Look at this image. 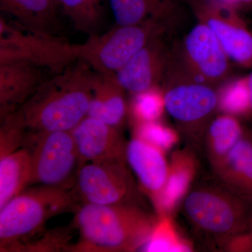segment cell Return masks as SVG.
<instances>
[{
    "label": "cell",
    "mask_w": 252,
    "mask_h": 252,
    "mask_svg": "<svg viewBox=\"0 0 252 252\" xmlns=\"http://www.w3.org/2000/svg\"><path fill=\"white\" fill-rule=\"evenodd\" d=\"M93 73L89 63L78 60L63 72L52 74L1 124L14 127L24 147L46 132L72 131L87 116Z\"/></svg>",
    "instance_id": "obj_1"
},
{
    "label": "cell",
    "mask_w": 252,
    "mask_h": 252,
    "mask_svg": "<svg viewBox=\"0 0 252 252\" xmlns=\"http://www.w3.org/2000/svg\"><path fill=\"white\" fill-rule=\"evenodd\" d=\"M76 225L80 234L78 250L86 252H132L148 240L158 220L131 204L78 207Z\"/></svg>",
    "instance_id": "obj_2"
},
{
    "label": "cell",
    "mask_w": 252,
    "mask_h": 252,
    "mask_svg": "<svg viewBox=\"0 0 252 252\" xmlns=\"http://www.w3.org/2000/svg\"><path fill=\"white\" fill-rule=\"evenodd\" d=\"M162 83L165 112L186 135L193 140L203 139L219 111V87L192 74L177 51L171 54Z\"/></svg>",
    "instance_id": "obj_3"
},
{
    "label": "cell",
    "mask_w": 252,
    "mask_h": 252,
    "mask_svg": "<svg viewBox=\"0 0 252 252\" xmlns=\"http://www.w3.org/2000/svg\"><path fill=\"white\" fill-rule=\"evenodd\" d=\"M76 196L74 190L47 186L23 190L0 209L1 251H9L41 230L50 219L72 210Z\"/></svg>",
    "instance_id": "obj_4"
},
{
    "label": "cell",
    "mask_w": 252,
    "mask_h": 252,
    "mask_svg": "<svg viewBox=\"0 0 252 252\" xmlns=\"http://www.w3.org/2000/svg\"><path fill=\"white\" fill-rule=\"evenodd\" d=\"M171 14L154 16L138 24L119 26L80 44V59L95 71L117 72L142 48L170 29Z\"/></svg>",
    "instance_id": "obj_5"
},
{
    "label": "cell",
    "mask_w": 252,
    "mask_h": 252,
    "mask_svg": "<svg viewBox=\"0 0 252 252\" xmlns=\"http://www.w3.org/2000/svg\"><path fill=\"white\" fill-rule=\"evenodd\" d=\"M184 199V212L187 220L209 238L228 243L248 229V201L226 188L199 187L190 190Z\"/></svg>",
    "instance_id": "obj_6"
},
{
    "label": "cell",
    "mask_w": 252,
    "mask_h": 252,
    "mask_svg": "<svg viewBox=\"0 0 252 252\" xmlns=\"http://www.w3.org/2000/svg\"><path fill=\"white\" fill-rule=\"evenodd\" d=\"M79 59L80 44L29 31L4 16L0 17V64L26 61L56 74Z\"/></svg>",
    "instance_id": "obj_7"
},
{
    "label": "cell",
    "mask_w": 252,
    "mask_h": 252,
    "mask_svg": "<svg viewBox=\"0 0 252 252\" xmlns=\"http://www.w3.org/2000/svg\"><path fill=\"white\" fill-rule=\"evenodd\" d=\"M28 148L32 155L30 185L74 188L81 164L71 131L37 136Z\"/></svg>",
    "instance_id": "obj_8"
},
{
    "label": "cell",
    "mask_w": 252,
    "mask_h": 252,
    "mask_svg": "<svg viewBox=\"0 0 252 252\" xmlns=\"http://www.w3.org/2000/svg\"><path fill=\"white\" fill-rule=\"evenodd\" d=\"M197 21L216 35L232 62L252 68V27L230 5L214 0H190Z\"/></svg>",
    "instance_id": "obj_9"
},
{
    "label": "cell",
    "mask_w": 252,
    "mask_h": 252,
    "mask_svg": "<svg viewBox=\"0 0 252 252\" xmlns=\"http://www.w3.org/2000/svg\"><path fill=\"white\" fill-rule=\"evenodd\" d=\"M127 162H87L78 172L74 191L84 203L99 205L130 204L135 187Z\"/></svg>",
    "instance_id": "obj_10"
},
{
    "label": "cell",
    "mask_w": 252,
    "mask_h": 252,
    "mask_svg": "<svg viewBox=\"0 0 252 252\" xmlns=\"http://www.w3.org/2000/svg\"><path fill=\"white\" fill-rule=\"evenodd\" d=\"M177 52L189 70L207 84L219 87L229 79L231 61L204 23L197 21Z\"/></svg>",
    "instance_id": "obj_11"
},
{
    "label": "cell",
    "mask_w": 252,
    "mask_h": 252,
    "mask_svg": "<svg viewBox=\"0 0 252 252\" xmlns=\"http://www.w3.org/2000/svg\"><path fill=\"white\" fill-rule=\"evenodd\" d=\"M163 36L149 41L126 65L116 72L118 80L131 94L161 86L171 58Z\"/></svg>",
    "instance_id": "obj_12"
},
{
    "label": "cell",
    "mask_w": 252,
    "mask_h": 252,
    "mask_svg": "<svg viewBox=\"0 0 252 252\" xmlns=\"http://www.w3.org/2000/svg\"><path fill=\"white\" fill-rule=\"evenodd\" d=\"M119 130L86 116L71 131L80 159V167L87 162L126 161V144Z\"/></svg>",
    "instance_id": "obj_13"
},
{
    "label": "cell",
    "mask_w": 252,
    "mask_h": 252,
    "mask_svg": "<svg viewBox=\"0 0 252 252\" xmlns=\"http://www.w3.org/2000/svg\"><path fill=\"white\" fill-rule=\"evenodd\" d=\"M47 72L44 68L26 61L0 64L1 121L26 102L49 79Z\"/></svg>",
    "instance_id": "obj_14"
},
{
    "label": "cell",
    "mask_w": 252,
    "mask_h": 252,
    "mask_svg": "<svg viewBox=\"0 0 252 252\" xmlns=\"http://www.w3.org/2000/svg\"><path fill=\"white\" fill-rule=\"evenodd\" d=\"M126 160L157 207L168 176L165 152L135 136L126 144Z\"/></svg>",
    "instance_id": "obj_15"
},
{
    "label": "cell",
    "mask_w": 252,
    "mask_h": 252,
    "mask_svg": "<svg viewBox=\"0 0 252 252\" xmlns=\"http://www.w3.org/2000/svg\"><path fill=\"white\" fill-rule=\"evenodd\" d=\"M126 93L115 73L94 69L87 117L120 129L128 115Z\"/></svg>",
    "instance_id": "obj_16"
},
{
    "label": "cell",
    "mask_w": 252,
    "mask_h": 252,
    "mask_svg": "<svg viewBox=\"0 0 252 252\" xmlns=\"http://www.w3.org/2000/svg\"><path fill=\"white\" fill-rule=\"evenodd\" d=\"M59 8L55 0H0V11L23 28L59 36Z\"/></svg>",
    "instance_id": "obj_17"
},
{
    "label": "cell",
    "mask_w": 252,
    "mask_h": 252,
    "mask_svg": "<svg viewBox=\"0 0 252 252\" xmlns=\"http://www.w3.org/2000/svg\"><path fill=\"white\" fill-rule=\"evenodd\" d=\"M214 171L225 188L246 201H252L251 137L245 134Z\"/></svg>",
    "instance_id": "obj_18"
},
{
    "label": "cell",
    "mask_w": 252,
    "mask_h": 252,
    "mask_svg": "<svg viewBox=\"0 0 252 252\" xmlns=\"http://www.w3.org/2000/svg\"><path fill=\"white\" fill-rule=\"evenodd\" d=\"M198 162L190 151H177L169 163L166 185L156 209L160 216L167 215L185 198L197 171Z\"/></svg>",
    "instance_id": "obj_19"
},
{
    "label": "cell",
    "mask_w": 252,
    "mask_h": 252,
    "mask_svg": "<svg viewBox=\"0 0 252 252\" xmlns=\"http://www.w3.org/2000/svg\"><path fill=\"white\" fill-rule=\"evenodd\" d=\"M245 135L238 117L221 113L212 119L204 133L207 157L213 170L223 161Z\"/></svg>",
    "instance_id": "obj_20"
},
{
    "label": "cell",
    "mask_w": 252,
    "mask_h": 252,
    "mask_svg": "<svg viewBox=\"0 0 252 252\" xmlns=\"http://www.w3.org/2000/svg\"><path fill=\"white\" fill-rule=\"evenodd\" d=\"M31 175V149L23 147L1 155L0 209L30 185Z\"/></svg>",
    "instance_id": "obj_21"
},
{
    "label": "cell",
    "mask_w": 252,
    "mask_h": 252,
    "mask_svg": "<svg viewBox=\"0 0 252 252\" xmlns=\"http://www.w3.org/2000/svg\"><path fill=\"white\" fill-rule=\"evenodd\" d=\"M77 31L97 35L103 23L105 0H55Z\"/></svg>",
    "instance_id": "obj_22"
},
{
    "label": "cell",
    "mask_w": 252,
    "mask_h": 252,
    "mask_svg": "<svg viewBox=\"0 0 252 252\" xmlns=\"http://www.w3.org/2000/svg\"><path fill=\"white\" fill-rule=\"evenodd\" d=\"M116 25L138 24L154 16L172 14V0H109Z\"/></svg>",
    "instance_id": "obj_23"
},
{
    "label": "cell",
    "mask_w": 252,
    "mask_h": 252,
    "mask_svg": "<svg viewBox=\"0 0 252 252\" xmlns=\"http://www.w3.org/2000/svg\"><path fill=\"white\" fill-rule=\"evenodd\" d=\"M219 111L235 117L252 114L247 76L228 79L218 88Z\"/></svg>",
    "instance_id": "obj_24"
},
{
    "label": "cell",
    "mask_w": 252,
    "mask_h": 252,
    "mask_svg": "<svg viewBox=\"0 0 252 252\" xmlns=\"http://www.w3.org/2000/svg\"><path fill=\"white\" fill-rule=\"evenodd\" d=\"M132 95L128 104V114L132 118L134 125L160 120L165 111L162 86H154Z\"/></svg>",
    "instance_id": "obj_25"
},
{
    "label": "cell",
    "mask_w": 252,
    "mask_h": 252,
    "mask_svg": "<svg viewBox=\"0 0 252 252\" xmlns=\"http://www.w3.org/2000/svg\"><path fill=\"white\" fill-rule=\"evenodd\" d=\"M190 249L189 244L178 234L167 215H162L140 250L144 252H188Z\"/></svg>",
    "instance_id": "obj_26"
},
{
    "label": "cell",
    "mask_w": 252,
    "mask_h": 252,
    "mask_svg": "<svg viewBox=\"0 0 252 252\" xmlns=\"http://www.w3.org/2000/svg\"><path fill=\"white\" fill-rule=\"evenodd\" d=\"M135 137L142 139L162 151L171 149L177 143L179 136L172 127L162 124L160 121L142 123L134 125Z\"/></svg>",
    "instance_id": "obj_27"
},
{
    "label": "cell",
    "mask_w": 252,
    "mask_h": 252,
    "mask_svg": "<svg viewBox=\"0 0 252 252\" xmlns=\"http://www.w3.org/2000/svg\"><path fill=\"white\" fill-rule=\"evenodd\" d=\"M214 1L230 5L238 9L252 6V0H214Z\"/></svg>",
    "instance_id": "obj_28"
},
{
    "label": "cell",
    "mask_w": 252,
    "mask_h": 252,
    "mask_svg": "<svg viewBox=\"0 0 252 252\" xmlns=\"http://www.w3.org/2000/svg\"><path fill=\"white\" fill-rule=\"evenodd\" d=\"M249 90H250V99H251V104L252 109V72L249 75L247 76Z\"/></svg>",
    "instance_id": "obj_29"
}]
</instances>
